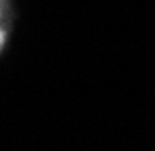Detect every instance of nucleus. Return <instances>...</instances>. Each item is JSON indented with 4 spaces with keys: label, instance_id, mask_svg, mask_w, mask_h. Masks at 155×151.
Wrapping results in <instances>:
<instances>
[{
    "label": "nucleus",
    "instance_id": "f257e3e1",
    "mask_svg": "<svg viewBox=\"0 0 155 151\" xmlns=\"http://www.w3.org/2000/svg\"><path fill=\"white\" fill-rule=\"evenodd\" d=\"M0 42H2V34H0Z\"/></svg>",
    "mask_w": 155,
    "mask_h": 151
}]
</instances>
